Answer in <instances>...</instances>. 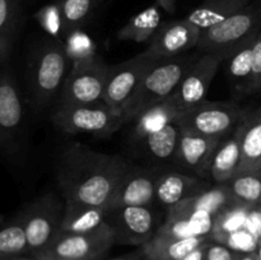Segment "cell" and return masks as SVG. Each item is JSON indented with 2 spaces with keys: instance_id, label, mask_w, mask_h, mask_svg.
Listing matches in <instances>:
<instances>
[{
  "instance_id": "obj_34",
  "label": "cell",
  "mask_w": 261,
  "mask_h": 260,
  "mask_svg": "<svg viewBox=\"0 0 261 260\" xmlns=\"http://www.w3.org/2000/svg\"><path fill=\"white\" fill-rule=\"evenodd\" d=\"M242 255L244 254L212 240L206 251V260H241Z\"/></svg>"
},
{
  "instance_id": "obj_40",
  "label": "cell",
  "mask_w": 261,
  "mask_h": 260,
  "mask_svg": "<svg viewBox=\"0 0 261 260\" xmlns=\"http://www.w3.org/2000/svg\"><path fill=\"white\" fill-rule=\"evenodd\" d=\"M255 254H256L257 259L261 260V242H259V246H257V250H256V252H255Z\"/></svg>"
},
{
  "instance_id": "obj_15",
  "label": "cell",
  "mask_w": 261,
  "mask_h": 260,
  "mask_svg": "<svg viewBox=\"0 0 261 260\" xmlns=\"http://www.w3.org/2000/svg\"><path fill=\"white\" fill-rule=\"evenodd\" d=\"M201 30L185 18L170 20L161 24L149 41L147 50L162 58H173L190 48L196 47L200 40Z\"/></svg>"
},
{
  "instance_id": "obj_44",
  "label": "cell",
  "mask_w": 261,
  "mask_h": 260,
  "mask_svg": "<svg viewBox=\"0 0 261 260\" xmlns=\"http://www.w3.org/2000/svg\"><path fill=\"white\" fill-rule=\"evenodd\" d=\"M40 259H41V257H40ZM41 260H42V259H41Z\"/></svg>"
},
{
  "instance_id": "obj_5",
  "label": "cell",
  "mask_w": 261,
  "mask_h": 260,
  "mask_svg": "<svg viewBox=\"0 0 261 260\" xmlns=\"http://www.w3.org/2000/svg\"><path fill=\"white\" fill-rule=\"evenodd\" d=\"M110 66L93 53L73 59L71 69L60 92L59 105H86L103 101Z\"/></svg>"
},
{
  "instance_id": "obj_39",
  "label": "cell",
  "mask_w": 261,
  "mask_h": 260,
  "mask_svg": "<svg viewBox=\"0 0 261 260\" xmlns=\"http://www.w3.org/2000/svg\"><path fill=\"white\" fill-rule=\"evenodd\" d=\"M241 260H259V259H257L256 254H255V252H252V254H244V255H242Z\"/></svg>"
},
{
  "instance_id": "obj_28",
  "label": "cell",
  "mask_w": 261,
  "mask_h": 260,
  "mask_svg": "<svg viewBox=\"0 0 261 260\" xmlns=\"http://www.w3.org/2000/svg\"><path fill=\"white\" fill-rule=\"evenodd\" d=\"M61 19V33L73 35L88 19L97 0H56Z\"/></svg>"
},
{
  "instance_id": "obj_11",
  "label": "cell",
  "mask_w": 261,
  "mask_h": 260,
  "mask_svg": "<svg viewBox=\"0 0 261 260\" xmlns=\"http://www.w3.org/2000/svg\"><path fill=\"white\" fill-rule=\"evenodd\" d=\"M64 211L54 195H45L31 204L22 219L32 255L42 252L61 232Z\"/></svg>"
},
{
  "instance_id": "obj_2",
  "label": "cell",
  "mask_w": 261,
  "mask_h": 260,
  "mask_svg": "<svg viewBox=\"0 0 261 260\" xmlns=\"http://www.w3.org/2000/svg\"><path fill=\"white\" fill-rule=\"evenodd\" d=\"M69 56L59 40H42L33 47L28 59V91L33 103L43 107L61 92L68 78Z\"/></svg>"
},
{
  "instance_id": "obj_9",
  "label": "cell",
  "mask_w": 261,
  "mask_h": 260,
  "mask_svg": "<svg viewBox=\"0 0 261 260\" xmlns=\"http://www.w3.org/2000/svg\"><path fill=\"white\" fill-rule=\"evenodd\" d=\"M115 245V235L107 224L91 233H63L37 255L42 260H98Z\"/></svg>"
},
{
  "instance_id": "obj_30",
  "label": "cell",
  "mask_w": 261,
  "mask_h": 260,
  "mask_svg": "<svg viewBox=\"0 0 261 260\" xmlns=\"http://www.w3.org/2000/svg\"><path fill=\"white\" fill-rule=\"evenodd\" d=\"M30 252L27 233H25L23 219L5 226L0 231V255L3 260L18 257Z\"/></svg>"
},
{
  "instance_id": "obj_41",
  "label": "cell",
  "mask_w": 261,
  "mask_h": 260,
  "mask_svg": "<svg viewBox=\"0 0 261 260\" xmlns=\"http://www.w3.org/2000/svg\"><path fill=\"white\" fill-rule=\"evenodd\" d=\"M22 259H23V257L18 256V257H12V259H7V260H22Z\"/></svg>"
},
{
  "instance_id": "obj_14",
  "label": "cell",
  "mask_w": 261,
  "mask_h": 260,
  "mask_svg": "<svg viewBox=\"0 0 261 260\" xmlns=\"http://www.w3.org/2000/svg\"><path fill=\"white\" fill-rule=\"evenodd\" d=\"M24 109L15 84L14 74L8 65L2 66L0 75V143L5 152L13 154L17 138L22 132Z\"/></svg>"
},
{
  "instance_id": "obj_32",
  "label": "cell",
  "mask_w": 261,
  "mask_h": 260,
  "mask_svg": "<svg viewBox=\"0 0 261 260\" xmlns=\"http://www.w3.org/2000/svg\"><path fill=\"white\" fill-rule=\"evenodd\" d=\"M38 22L46 27V30L51 33L61 32V19L60 13H59L58 5H47V7L42 8L40 12L36 14Z\"/></svg>"
},
{
  "instance_id": "obj_35",
  "label": "cell",
  "mask_w": 261,
  "mask_h": 260,
  "mask_svg": "<svg viewBox=\"0 0 261 260\" xmlns=\"http://www.w3.org/2000/svg\"><path fill=\"white\" fill-rule=\"evenodd\" d=\"M246 228L256 236V239L261 242V205L254 206L250 209L247 216Z\"/></svg>"
},
{
  "instance_id": "obj_18",
  "label": "cell",
  "mask_w": 261,
  "mask_h": 260,
  "mask_svg": "<svg viewBox=\"0 0 261 260\" xmlns=\"http://www.w3.org/2000/svg\"><path fill=\"white\" fill-rule=\"evenodd\" d=\"M212 186L201 177L178 172H166L158 176L157 201L167 208L195 196Z\"/></svg>"
},
{
  "instance_id": "obj_3",
  "label": "cell",
  "mask_w": 261,
  "mask_h": 260,
  "mask_svg": "<svg viewBox=\"0 0 261 260\" xmlns=\"http://www.w3.org/2000/svg\"><path fill=\"white\" fill-rule=\"evenodd\" d=\"M195 60L196 56H173L154 66L144 76L122 111L125 124L135 121L145 111L170 99Z\"/></svg>"
},
{
  "instance_id": "obj_13",
  "label": "cell",
  "mask_w": 261,
  "mask_h": 260,
  "mask_svg": "<svg viewBox=\"0 0 261 260\" xmlns=\"http://www.w3.org/2000/svg\"><path fill=\"white\" fill-rule=\"evenodd\" d=\"M239 204L229 193V189L226 184H217L208 190L191 196L176 204L172 208H168L167 218L194 219V221L212 224L214 227L217 218L222 213Z\"/></svg>"
},
{
  "instance_id": "obj_43",
  "label": "cell",
  "mask_w": 261,
  "mask_h": 260,
  "mask_svg": "<svg viewBox=\"0 0 261 260\" xmlns=\"http://www.w3.org/2000/svg\"><path fill=\"white\" fill-rule=\"evenodd\" d=\"M99 2H102V0H97V3H99Z\"/></svg>"
},
{
  "instance_id": "obj_33",
  "label": "cell",
  "mask_w": 261,
  "mask_h": 260,
  "mask_svg": "<svg viewBox=\"0 0 261 260\" xmlns=\"http://www.w3.org/2000/svg\"><path fill=\"white\" fill-rule=\"evenodd\" d=\"M261 92V31L257 35L256 42L254 46V69L250 79L247 93H259Z\"/></svg>"
},
{
  "instance_id": "obj_36",
  "label": "cell",
  "mask_w": 261,
  "mask_h": 260,
  "mask_svg": "<svg viewBox=\"0 0 261 260\" xmlns=\"http://www.w3.org/2000/svg\"><path fill=\"white\" fill-rule=\"evenodd\" d=\"M211 241L212 240H209L208 242H205V244H203L201 246H199L198 249L191 251L190 254L186 255L182 260H206V251H208V246Z\"/></svg>"
},
{
  "instance_id": "obj_22",
  "label": "cell",
  "mask_w": 261,
  "mask_h": 260,
  "mask_svg": "<svg viewBox=\"0 0 261 260\" xmlns=\"http://www.w3.org/2000/svg\"><path fill=\"white\" fill-rule=\"evenodd\" d=\"M209 240H212L211 237L177 239L157 232L144 246H142V251L145 256L153 260H182L186 255Z\"/></svg>"
},
{
  "instance_id": "obj_29",
  "label": "cell",
  "mask_w": 261,
  "mask_h": 260,
  "mask_svg": "<svg viewBox=\"0 0 261 260\" xmlns=\"http://www.w3.org/2000/svg\"><path fill=\"white\" fill-rule=\"evenodd\" d=\"M226 185L237 203L250 208L261 205V172L237 173Z\"/></svg>"
},
{
  "instance_id": "obj_6",
  "label": "cell",
  "mask_w": 261,
  "mask_h": 260,
  "mask_svg": "<svg viewBox=\"0 0 261 260\" xmlns=\"http://www.w3.org/2000/svg\"><path fill=\"white\" fill-rule=\"evenodd\" d=\"M53 121L68 134H92L109 137L125 125L124 117L106 102L86 105H59Z\"/></svg>"
},
{
  "instance_id": "obj_20",
  "label": "cell",
  "mask_w": 261,
  "mask_h": 260,
  "mask_svg": "<svg viewBox=\"0 0 261 260\" xmlns=\"http://www.w3.org/2000/svg\"><path fill=\"white\" fill-rule=\"evenodd\" d=\"M240 124L241 165L239 173L261 172V106L247 110Z\"/></svg>"
},
{
  "instance_id": "obj_37",
  "label": "cell",
  "mask_w": 261,
  "mask_h": 260,
  "mask_svg": "<svg viewBox=\"0 0 261 260\" xmlns=\"http://www.w3.org/2000/svg\"><path fill=\"white\" fill-rule=\"evenodd\" d=\"M157 4L160 5V8H162L165 12L173 14L176 12V4H177V0H155Z\"/></svg>"
},
{
  "instance_id": "obj_25",
  "label": "cell",
  "mask_w": 261,
  "mask_h": 260,
  "mask_svg": "<svg viewBox=\"0 0 261 260\" xmlns=\"http://www.w3.org/2000/svg\"><path fill=\"white\" fill-rule=\"evenodd\" d=\"M249 4L250 0H204L186 18L201 31L208 30L224 22Z\"/></svg>"
},
{
  "instance_id": "obj_21",
  "label": "cell",
  "mask_w": 261,
  "mask_h": 260,
  "mask_svg": "<svg viewBox=\"0 0 261 260\" xmlns=\"http://www.w3.org/2000/svg\"><path fill=\"white\" fill-rule=\"evenodd\" d=\"M107 224L106 208L65 201L61 223L63 233H91Z\"/></svg>"
},
{
  "instance_id": "obj_24",
  "label": "cell",
  "mask_w": 261,
  "mask_h": 260,
  "mask_svg": "<svg viewBox=\"0 0 261 260\" xmlns=\"http://www.w3.org/2000/svg\"><path fill=\"white\" fill-rule=\"evenodd\" d=\"M23 22L22 0H0V64L8 65Z\"/></svg>"
},
{
  "instance_id": "obj_23",
  "label": "cell",
  "mask_w": 261,
  "mask_h": 260,
  "mask_svg": "<svg viewBox=\"0 0 261 260\" xmlns=\"http://www.w3.org/2000/svg\"><path fill=\"white\" fill-rule=\"evenodd\" d=\"M182 129L177 121H171L167 125L147 133L137 139L147 152L161 162L176 160L178 144H180Z\"/></svg>"
},
{
  "instance_id": "obj_42",
  "label": "cell",
  "mask_w": 261,
  "mask_h": 260,
  "mask_svg": "<svg viewBox=\"0 0 261 260\" xmlns=\"http://www.w3.org/2000/svg\"><path fill=\"white\" fill-rule=\"evenodd\" d=\"M142 260H153V259H150V257L145 256V255H144V256H143V259H142Z\"/></svg>"
},
{
  "instance_id": "obj_4",
  "label": "cell",
  "mask_w": 261,
  "mask_h": 260,
  "mask_svg": "<svg viewBox=\"0 0 261 260\" xmlns=\"http://www.w3.org/2000/svg\"><path fill=\"white\" fill-rule=\"evenodd\" d=\"M261 31V2L250 3L224 22L201 31L196 47L204 54H222L227 59Z\"/></svg>"
},
{
  "instance_id": "obj_16",
  "label": "cell",
  "mask_w": 261,
  "mask_h": 260,
  "mask_svg": "<svg viewBox=\"0 0 261 260\" xmlns=\"http://www.w3.org/2000/svg\"><path fill=\"white\" fill-rule=\"evenodd\" d=\"M160 175L132 166L120 183L107 211L122 206H152L157 200V180Z\"/></svg>"
},
{
  "instance_id": "obj_19",
  "label": "cell",
  "mask_w": 261,
  "mask_h": 260,
  "mask_svg": "<svg viewBox=\"0 0 261 260\" xmlns=\"http://www.w3.org/2000/svg\"><path fill=\"white\" fill-rule=\"evenodd\" d=\"M241 122V121H240ZM241 165V124L221 139L214 153L211 177L216 184H227L239 173Z\"/></svg>"
},
{
  "instance_id": "obj_8",
  "label": "cell",
  "mask_w": 261,
  "mask_h": 260,
  "mask_svg": "<svg viewBox=\"0 0 261 260\" xmlns=\"http://www.w3.org/2000/svg\"><path fill=\"white\" fill-rule=\"evenodd\" d=\"M246 111L233 102L204 101L178 115L176 121L182 132L223 138L240 124Z\"/></svg>"
},
{
  "instance_id": "obj_31",
  "label": "cell",
  "mask_w": 261,
  "mask_h": 260,
  "mask_svg": "<svg viewBox=\"0 0 261 260\" xmlns=\"http://www.w3.org/2000/svg\"><path fill=\"white\" fill-rule=\"evenodd\" d=\"M250 209H251L250 206L242 205V204L227 209L224 213H222L217 218L213 233H212V240L219 241V240L228 236V235L246 228L247 216H249Z\"/></svg>"
},
{
  "instance_id": "obj_12",
  "label": "cell",
  "mask_w": 261,
  "mask_h": 260,
  "mask_svg": "<svg viewBox=\"0 0 261 260\" xmlns=\"http://www.w3.org/2000/svg\"><path fill=\"white\" fill-rule=\"evenodd\" d=\"M107 223L115 235V244L144 246L157 233V218L152 206H122L107 211Z\"/></svg>"
},
{
  "instance_id": "obj_7",
  "label": "cell",
  "mask_w": 261,
  "mask_h": 260,
  "mask_svg": "<svg viewBox=\"0 0 261 260\" xmlns=\"http://www.w3.org/2000/svg\"><path fill=\"white\" fill-rule=\"evenodd\" d=\"M166 59L167 58L154 55L147 50L127 61L110 66L103 102L121 115L144 76Z\"/></svg>"
},
{
  "instance_id": "obj_1",
  "label": "cell",
  "mask_w": 261,
  "mask_h": 260,
  "mask_svg": "<svg viewBox=\"0 0 261 260\" xmlns=\"http://www.w3.org/2000/svg\"><path fill=\"white\" fill-rule=\"evenodd\" d=\"M130 167L121 155L105 154L74 143L60 155L56 175L65 201L107 209Z\"/></svg>"
},
{
  "instance_id": "obj_17",
  "label": "cell",
  "mask_w": 261,
  "mask_h": 260,
  "mask_svg": "<svg viewBox=\"0 0 261 260\" xmlns=\"http://www.w3.org/2000/svg\"><path fill=\"white\" fill-rule=\"evenodd\" d=\"M221 139L222 138L204 137L182 132L176 161L184 168L195 173L198 177L211 176L212 162Z\"/></svg>"
},
{
  "instance_id": "obj_27",
  "label": "cell",
  "mask_w": 261,
  "mask_h": 260,
  "mask_svg": "<svg viewBox=\"0 0 261 260\" xmlns=\"http://www.w3.org/2000/svg\"><path fill=\"white\" fill-rule=\"evenodd\" d=\"M250 37L239 50L234 51L229 56V66L228 74L231 81L233 82L234 88L237 91H241L247 93L250 79L252 75V69H254V46L256 42L257 35Z\"/></svg>"
},
{
  "instance_id": "obj_38",
  "label": "cell",
  "mask_w": 261,
  "mask_h": 260,
  "mask_svg": "<svg viewBox=\"0 0 261 260\" xmlns=\"http://www.w3.org/2000/svg\"><path fill=\"white\" fill-rule=\"evenodd\" d=\"M143 256H144V254L142 255H129V256H121V257H115V259H111V260H142Z\"/></svg>"
},
{
  "instance_id": "obj_26",
  "label": "cell",
  "mask_w": 261,
  "mask_h": 260,
  "mask_svg": "<svg viewBox=\"0 0 261 260\" xmlns=\"http://www.w3.org/2000/svg\"><path fill=\"white\" fill-rule=\"evenodd\" d=\"M158 7H160L158 4L150 5L130 18L129 22L119 31L117 37L122 41H134V42L150 41V38L162 24Z\"/></svg>"
},
{
  "instance_id": "obj_10",
  "label": "cell",
  "mask_w": 261,
  "mask_h": 260,
  "mask_svg": "<svg viewBox=\"0 0 261 260\" xmlns=\"http://www.w3.org/2000/svg\"><path fill=\"white\" fill-rule=\"evenodd\" d=\"M226 59L227 56L222 54H204L200 58H196L173 96L167 99L177 110L178 115L206 101L209 87Z\"/></svg>"
}]
</instances>
